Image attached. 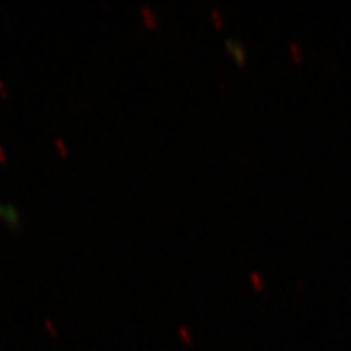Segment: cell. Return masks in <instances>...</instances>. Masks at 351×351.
<instances>
[{"mask_svg": "<svg viewBox=\"0 0 351 351\" xmlns=\"http://www.w3.org/2000/svg\"><path fill=\"white\" fill-rule=\"evenodd\" d=\"M0 218L10 230H19L22 226V214L14 204L0 201Z\"/></svg>", "mask_w": 351, "mask_h": 351, "instance_id": "1", "label": "cell"}, {"mask_svg": "<svg viewBox=\"0 0 351 351\" xmlns=\"http://www.w3.org/2000/svg\"><path fill=\"white\" fill-rule=\"evenodd\" d=\"M226 47L227 50L233 54L234 59L240 63V64H245L247 60V53L243 44H241L239 40L236 38H227L226 40Z\"/></svg>", "mask_w": 351, "mask_h": 351, "instance_id": "2", "label": "cell"}, {"mask_svg": "<svg viewBox=\"0 0 351 351\" xmlns=\"http://www.w3.org/2000/svg\"><path fill=\"white\" fill-rule=\"evenodd\" d=\"M142 16L145 18V21L148 22V25L156 27L158 24V19H157L156 12H154V10H151L149 8H142Z\"/></svg>", "mask_w": 351, "mask_h": 351, "instance_id": "3", "label": "cell"}, {"mask_svg": "<svg viewBox=\"0 0 351 351\" xmlns=\"http://www.w3.org/2000/svg\"><path fill=\"white\" fill-rule=\"evenodd\" d=\"M252 280H254V282H255V285L258 287L259 285V289H262V277L259 276V274H252Z\"/></svg>", "mask_w": 351, "mask_h": 351, "instance_id": "4", "label": "cell"}, {"mask_svg": "<svg viewBox=\"0 0 351 351\" xmlns=\"http://www.w3.org/2000/svg\"><path fill=\"white\" fill-rule=\"evenodd\" d=\"M213 16H214V19H215V22H217V25H221V15H219V12H218V10L217 9H213Z\"/></svg>", "mask_w": 351, "mask_h": 351, "instance_id": "5", "label": "cell"}, {"mask_svg": "<svg viewBox=\"0 0 351 351\" xmlns=\"http://www.w3.org/2000/svg\"><path fill=\"white\" fill-rule=\"evenodd\" d=\"M293 51H294L295 59H299V50H298V46H295V44H291V53Z\"/></svg>", "mask_w": 351, "mask_h": 351, "instance_id": "6", "label": "cell"}]
</instances>
